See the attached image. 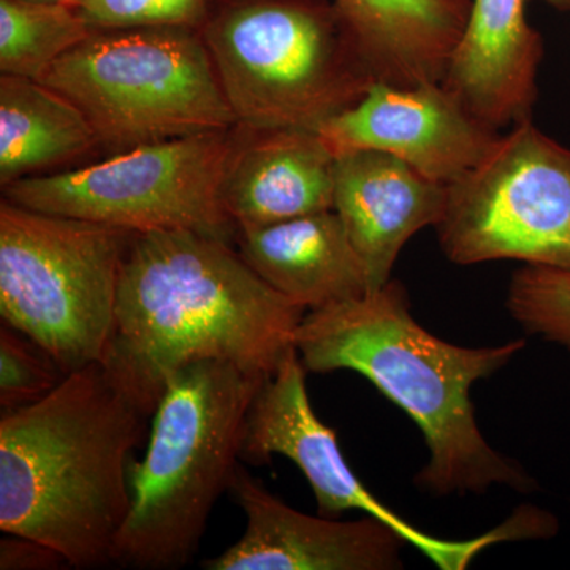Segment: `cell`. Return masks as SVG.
I'll return each mask as SVG.
<instances>
[{
	"label": "cell",
	"instance_id": "1",
	"mask_svg": "<svg viewBox=\"0 0 570 570\" xmlns=\"http://www.w3.org/2000/svg\"><path fill=\"white\" fill-rule=\"evenodd\" d=\"M306 307L285 298L220 236L138 232L124 255L102 365L153 417L168 381L198 360L268 379L295 347Z\"/></svg>",
	"mask_w": 570,
	"mask_h": 570
},
{
	"label": "cell",
	"instance_id": "2",
	"mask_svg": "<svg viewBox=\"0 0 570 570\" xmlns=\"http://www.w3.org/2000/svg\"><path fill=\"white\" fill-rule=\"evenodd\" d=\"M527 343L461 347L431 335L411 316L403 284L309 311L295 347L307 373L362 374L422 430L430 461L417 475L434 494L482 493L508 485L528 493L534 480L491 449L480 433L471 387L508 365Z\"/></svg>",
	"mask_w": 570,
	"mask_h": 570
},
{
	"label": "cell",
	"instance_id": "3",
	"mask_svg": "<svg viewBox=\"0 0 570 570\" xmlns=\"http://www.w3.org/2000/svg\"><path fill=\"white\" fill-rule=\"evenodd\" d=\"M140 409L96 363L0 419V530L61 551L73 569L115 564L130 510Z\"/></svg>",
	"mask_w": 570,
	"mask_h": 570
},
{
	"label": "cell",
	"instance_id": "4",
	"mask_svg": "<svg viewBox=\"0 0 570 570\" xmlns=\"http://www.w3.org/2000/svg\"><path fill=\"white\" fill-rule=\"evenodd\" d=\"M265 381L212 358L168 381L145 459L129 463L130 510L115 564L175 570L193 560L214 504L230 490L247 412Z\"/></svg>",
	"mask_w": 570,
	"mask_h": 570
},
{
	"label": "cell",
	"instance_id": "5",
	"mask_svg": "<svg viewBox=\"0 0 570 570\" xmlns=\"http://www.w3.org/2000/svg\"><path fill=\"white\" fill-rule=\"evenodd\" d=\"M200 33L246 129L317 132L376 82L333 0H214Z\"/></svg>",
	"mask_w": 570,
	"mask_h": 570
},
{
	"label": "cell",
	"instance_id": "6",
	"mask_svg": "<svg viewBox=\"0 0 570 570\" xmlns=\"http://www.w3.org/2000/svg\"><path fill=\"white\" fill-rule=\"evenodd\" d=\"M41 82L80 108L111 154L236 126L198 29L94 31Z\"/></svg>",
	"mask_w": 570,
	"mask_h": 570
},
{
	"label": "cell",
	"instance_id": "7",
	"mask_svg": "<svg viewBox=\"0 0 570 570\" xmlns=\"http://www.w3.org/2000/svg\"><path fill=\"white\" fill-rule=\"evenodd\" d=\"M132 232L0 202V316L62 373L102 363Z\"/></svg>",
	"mask_w": 570,
	"mask_h": 570
},
{
	"label": "cell",
	"instance_id": "8",
	"mask_svg": "<svg viewBox=\"0 0 570 570\" xmlns=\"http://www.w3.org/2000/svg\"><path fill=\"white\" fill-rule=\"evenodd\" d=\"M234 129L153 142L86 167L31 176L3 187V198L132 234L190 228L228 239L236 228L220 190Z\"/></svg>",
	"mask_w": 570,
	"mask_h": 570
},
{
	"label": "cell",
	"instance_id": "9",
	"mask_svg": "<svg viewBox=\"0 0 570 570\" xmlns=\"http://www.w3.org/2000/svg\"><path fill=\"white\" fill-rule=\"evenodd\" d=\"M434 228L453 264L520 261L570 269V148L531 119L513 124L449 184Z\"/></svg>",
	"mask_w": 570,
	"mask_h": 570
},
{
	"label": "cell",
	"instance_id": "10",
	"mask_svg": "<svg viewBox=\"0 0 570 570\" xmlns=\"http://www.w3.org/2000/svg\"><path fill=\"white\" fill-rule=\"evenodd\" d=\"M306 373L294 348L261 385L247 412L242 461L253 466L268 464L273 455L294 461L314 491L318 515L337 519L346 510H362L390 524L442 570L468 569L480 551L505 540L550 538V513L531 505L517 510L501 527L468 540L434 538L409 523L370 493L348 466L335 431L311 406Z\"/></svg>",
	"mask_w": 570,
	"mask_h": 570
},
{
	"label": "cell",
	"instance_id": "11",
	"mask_svg": "<svg viewBox=\"0 0 570 570\" xmlns=\"http://www.w3.org/2000/svg\"><path fill=\"white\" fill-rule=\"evenodd\" d=\"M317 132L336 157L354 151L392 154L444 186L474 168L501 135L475 118L442 82L400 88L381 81Z\"/></svg>",
	"mask_w": 570,
	"mask_h": 570
},
{
	"label": "cell",
	"instance_id": "12",
	"mask_svg": "<svg viewBox=\"0 0 570 570\" xmlns=\"http://www.w3.org/2000/svg\"><path fill=\"white\" fill-rule=\"evenodd\" d=\"M232 497L246 517L245 534L206 570H390L403 568L406 539L366 515L355 521L306 515L285 504L239 464Z\"/></svg>",
	"mask_w": 570,
	"mask_h": 570
},
{
	"label": "cell",
	"instance_id": "13",
	"mask_svg": "<svg viewBox=\"0 0 570 570\" xmlns=\"http://www.w3.org/2000/svg\"><path fill=\"white\" fill-rule=\"evenodd\" d=\"M448 186L392 154L354 151L336 157L333 209L365 265L370 292L384 287L397 255L422 228L441 220Z\"/></svg>",
	"mask_w": 570,
	"mask_h": 570
},
{
	"label": "cell",
	"instance_id": "14",
	"mask_svg": "<svg viewBox=\"0 0 570 570\" xmlns=\"http://www.w3.org/2000/svg\"><path fill=\"white\" fill-rule=\"evenodd\" d=\"M336 156L314 130H253L236 124L225 170L224 212L239 227L333 209Z\"/></svg>",
	"mask_w": 570,
	"mask_h": 570
},
{
	"label": "cell",
	"instance_id": "15",
	"mask_svg": "<svg viewBox=\"0 0 570 570\" xmlns=\"http://www.w3.org/2000/svg\"><path fill=\"white\" fill-rule=\"evenodd\" d=\"M542 58V36L527 20V0H471L442 86L499 132L531 118Z\"/></svg>",
	"mask_w": 570,
	"mask_h": 570
},
{
	"label": "cell",
	"instance_id": "16",
	"mask_svg": "<svg viewBox=\"0 0 570 570\" xmlns=\"http://www.w3.org/2000/svg\"><path fill=\"white\" fill-rule=\"evenodd\" d=\"M238 253L285 298L318 309L370 294L365 265L335 209L239 227Z\"/></svg>",
	"mask_w": 570,
	"mask_h": 570
},
{
	"label": "cell",
	"instance_id": "17",
	"mask_svg": "<svg viewBox=\"0 0 570 570\" xmlns=\"http://www.w3.org/2000/svg\"><path fill=\"white\" fill-rule=\"evenodd\" d=\"M376 81L442 82L466 28L471 0H333Z\"/></svg>",
	"mask_w": 570,
	"mask_h": 570
},
{
	"label": "cell",
	"instance_id": "18",
	"mask_svg": "<svg viewBox=\"0 0 570 570\" xmlns=\"http://www.w3.org/2000/svg\"><path fill=\"white\" fill-rule=\"evenodd\" d=\"M99 140L77 105L29 78L0 77V186L66 167Z\"/></svg>",
	"mask_w": 570,
	"mask_h": 570
},
{
	"label": "cell",
	"instance_id": "19",
	"mask_svg": "<svg viewBox=\"0 0 570 570\" xmlns=\"http://www.w3.org/2000/svg\"><path fill=\"white\" fill-rule=\"evenodd\" d=\"M92 32L75 7L37 0H0V71L41 81L63 55Z\"/></svg>",
	"mask_w": 570,
	"mask_h": 570
},
{
	"label": "cell",
	"instance_id": "20",
	"mask_svg": "<svg viewBox=\"0 0 570 570\" xmlns=\"http://www.w3.org/2000/svg\"><path fill=\"white\" fill-rule=\"evenodd\" d=\"M508 307L530 335L570 352V269L527 265L510 281Z\"/></svg>",
	"mask_w": 570,
	"mask_h": 570
},
{
	"label": "cell",
	"instance_id": "21",
	"mask_svg": "<svg viewBox=\"0 0 570 570\" xmlns=\"http://www.w3.org/2000/svg\"><path fill=\"white\" fill-rule=\"evenodd\" d=\"M66 374L43 348L14 330L0 326V406L2 412L29 406L61 384Z\"/></svg>",
	"mask_w": 570,
	"mask_h": 570
},
{
	"label": "cell",
	"instance_id": "22",
	"mask_svg": "<svg viewBox=\"0 0 570 570\" xmlns=\"http://www.w3.org/2000/svg\"><path fill=\"white\" fill-rule=\"evenodd\" d=\"M214 0H85L81 14L94 31L181 26L200 31Z\"/></svg>",
	"mask_w": 570,
	"mask_h": 570
},
{
	"label": "cell",
	"instance_id": "23",
	"mask_svg": "<svg viewBox=\"0 0 570 570\" xmlns=\"http://www.w3.org/2000/svg\"><path fill=\"white\" fill-rule=\"evenodd\" d=\"M71 568L61 551L40 540L24 535L7 534L0 540V569L56 570Z\"/></svg>",
	"mask_w": 570,
	"mask_h": 570
},
{
	"label": "cell",
	"instance_id": "24",
	"mask_svg": "<svg viewBox=\"0 0 570 570\" xmlns=\"http://www.w3.org/2000/svg\"><path fill=\"white\" fill-rule=\"evenodd\" d=\"M37 2L63 3V6H70L75 7V9H80L85 0H37Z\"/></svg>",
	"mask_w": 570,
	"mask_h": 570
},
{
	"label": "cell",
	"instance_id": "25",
	"mask_svg": "<svg viewBox=\"0 0 570 570\" xmlns=\"http://www.w3.org/2000/svg\"><path fill=\"white\" fill-rule=\"evenodd\" d=\"M549 6L561 11H570V0H546Z\"/></svg>",
	"mask_w": 570,
	"mask_h": 570
}]
</instances>
